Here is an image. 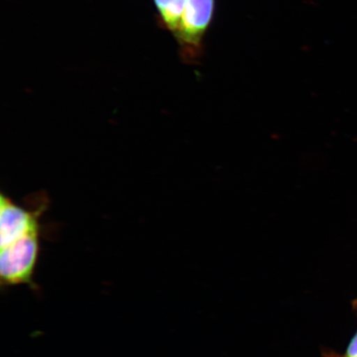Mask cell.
Returning <instances> with one entry per match:
<instances>
[{
	"label": "cell",
	"mask_w": 357,
	"mask_h": 357,
	"mask_svg": "<svg viewBox=\"0 0 357 357\" xmlns=\"http://www.w3.org/2000/svg\"><path fill=\"white\" fill-rule=\"evenodd\" d=\"M41 236L42 230L33 231L1 248L0 278L3 288L25 284L33 291H39L34 278L41 252Z\"/></svg>",
	"instance_id": "1"
},
{
	"label": "cell",
	"mask_w": 357,
	"mask_h": 357,
	"mask_svg": "<svg viewBox=\"0 0 357 357\" xmlns=\"http://www.w3.org/2000/svg\"><path fill=\"white\" fill-rule=\"evenodd\" d=\"M47 196L45 195L38 207H22L8 197L0 195V245L1 248L15 242L22 236L41 231L40 220L47 207Z\"/></svg>",
	"instance_id": "2"
},
{
	"label": "cell",
	"mask_w": 357,
	"mask_h": 357,
	"mask_svg": "<svg viewBox=\"0 0 357 357\" xmlns=\"http://www.w3.org/2000/svg\"><path fill=\"white\" fill-rule=\"evenodd\" d=\"M214 0H186L180 28L175 34L186 49L197 51L212 21Z\"/></svg>",
	"instance_id": "3"
},
{
	"label": "cell",
	"mask_w": 357,
	"mask_h": 357,
	"mask_svg": "<svg viewBox=\"0 0 357 357\" xmlns=\"http://www.w3.org/2000/svg\"><path fill=\"white\" fill-rule=\"evenodd\" d=\"M154 2L167 28L176 34L180 28L186 0H154Z\"/></svg>",
	"instance_id": "4"
}]
</instances>
